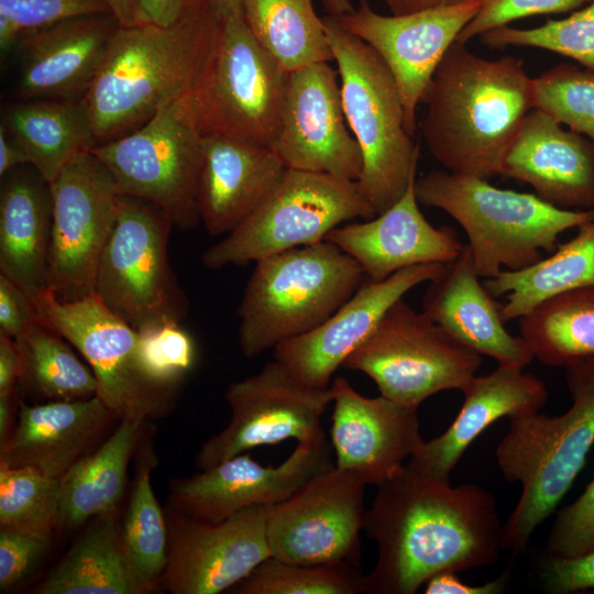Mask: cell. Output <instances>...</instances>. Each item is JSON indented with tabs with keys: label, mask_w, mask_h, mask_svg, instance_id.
<instances>
[{
	"label": "cell",
	"mask_w": 594,
	"mask_h": 594,
	"mask_svg": "<svg viewBox=\"0 0 594 594\" xmlns=\"http://www.w3.org/2000/svg\"><path fill=\"white\" fill-rule=\"evenodd\" d=\"M363 529L378 547L364 593L414 594L432 575L493 564L503 548L496 501L409 464L377 485Z\"/></svg>",
	"instance_id": "1"
},
{
	"label": "cell",
	"mask_w": 594,
	"mask_h": 594,
	"mask_svg": "<svg viewBox=\"0 0 594 594\" xmlns=\"http://www.w3.org/2000/svg\"><path fill=\"white\" fill-rule=\"evenodd\" d=\"M421 133L447 170L488 179L534 109L532 78L514 56L481 57L454 42L424 92Z\"/></svg>",
	"instance_id": "2"
},
{
	"label": "cell",
	"mask_w": 594,
	"mask_h": 594,
	"mask_svg": "<svg viewBox=\"0 0 594 594\" xmlns=\"http://www.w3.org/2000/svg\"><path fill=\"white\" fill-rule=\"evenodd\" d=\"M217 12L199 2L174 24L119 26L82 97L99 143L147 122L188 91L207 57Z\"/></svg>",
	"instance_id": "3"
},
{
	"label": "cell",
	"mask_w": 594,
	"mask_h": 594,
	"mask_svg": "<svg viewBox=\"0 0 594 594\" xmlns=\"http://www.w3.org/2000/svg\"><path fill=\"white\" fill-rule=\"evenodd\" d=\"M572 405L559 416L510 419L496 449L504 479L521 495L503 524V548L521 556L535 530L558 507L594 443V359L565 367Z\"/></svg>",
	"instance_id": "4"
},
{
	"label": "cell",
	"mask_w": 594,
	"mask_h": 594,
	"mask_svg": "<svg viewBox=\"0 0 594 594\" xmlns=\"http://www.w3.org/2000/svg\"><path fill=\"white\" fill-rule=\"evenodd\" d=\"M415 189L420 204L443 210L462 227L475 270L486 278L539 262L543 252L554 251L562 232L594 218V209H561L536 194L449 170L425 174Z\"/></svg>",
	"instance_id": "5"
},
{
	"label": "cell",
	"mask_w": 594,
	"mask_h": 594,
	"mask_svg": "<svg viewBox=\"0 0 594 594\" xmlns=\"http://www.w3.org/2000/svg\"><path fill=\"white\" fill-rule=\"evenodd\" d=\"M363 276L354 258L326 240L258 260L237 312L242 354L254 358L314 330L356 292Z\"/></svg>",
	"instance_id": "6"
},
{
	"label": "cell",
	"mask_w": 594,
	"mask_h": 594,
	"mask_svg": "<svg viewBox=\"0 0 594 594\" xmlns=\"http://www.w3.org/2000/svg\"><path fill=\"white\" fill-rule=\"evenodd\" d=\"M323 22L345 120L362 154L356 185L378 215L404 195L416 175L419 145L406 130L399 89L382 57L337 18L328 14Z\"/></svg>",
	"instance_id": "7"
},
{
	"label": "cell",
	"mask_w": 594,
	"mask_h": 594,
	"mask_svg": "<svg viewBox=\"0 0 594 594\" xmlns=\"http://www.w3.org/2000/svg\"><path fill=\"white\" fill-rule=\"evenodd\" d=\"M288 76L258 43L242 7L217 13L207 57L188 90L197 130L271 147Z\"/></svg>",
	"instance_id": "8"
},
{
	"label": "cell",
	"mask_w": 594,
	"mask_h": 594,
	"mask_svg": "<svg viewBox=\"0 0 594 594\" xmlns=\"http://www.w3.org/2000/svg\"><path fill=\"white\" fill-rule=\"evenodd\" d=\"M375 212L356 182L287 168L271 196L241 224L207 249L201 262L213 271L323 241L334 228Z\"/></svg>",
	"instance_id": "9"
},
{
	"label": "cell",
	"mask_w": 594,
	"mask_h": 594,
	"mask_svg": "<svg viewBox=\"0 0 594 594\" xmlns=\"http://www.w3.org/2000/svg\"><path fill=\"white\" fill-rule=\"evenodd\" d=\"M173 227L158 207L121 194L95 294L136 331L165 321L182 322L188 314V300L168 261Z\"/></svg>",
	"instance_id": "10"
},
{
	"label": "cell",
	"mask_w": 594,
	"mask_h": 594,
	"mask_svg": "<svg viewBox=\"0 0 594 594\" xmlns=\"http://www.w3.org/2000/svg\"><path fill=\"white\" fill-rule=\"evenodd\" d=\"M481 364V354L458 342L402 298L342 367L366 374L382 396L417 410L425 399L439 392H463Z\"/></svg>",
	"instance_id": "11"
},
{
	"label": "cell",
	"mask_w": 594,
	"mask_h": 594,
	"mask_svg": "<svg viewBox=\"0 0 594 594\" xmlns=\"http://www.w3.org/2000/svg\"><path fill=\"white\" fill-rule=\"evenodd\" d=\"M201 134L188 91L167 101L140 128L89 151L106 166L119 191L163 210L174 227L195 228Z\"/></svg>",
	"instance_id": "12"
},
{
	"label": "cell",
	"mask_w": 594,
	"mask_h": 594,
	"mask_svg": "<svg viewBox=\"0 0 594 594\" xmlns=\"http://www.w3.org/2000/svg\"><path fill=\"white\" fill-rule=\"evenodd\" d=\"M35 302L40 320L84 356L97 380V396L119 420L145 421L164 414L173 389L146 380L136 358L138 331L96 294L64 301L46 287Z\"/></svg>",
	"instance_id": "13"
},
{
	"label": "cell",
	"mask_w": 594,
	"mask_h": 594,
	"mask_svg": "<svg viewBox=\"0 0 594 594\" xmlns=\"http://www.w3.org/2000/svg\"><path fill=\"white\" fill-rule=\"evenodd\" d=\"M52 237L47 288L64 301L95 294L98 265L114 228L119 191L90 151L76 156L51 183Z\"/></svg>",
	"instance_id": "14"
},
{
	"label": "cell",
	"mask_w": 594,
	"mask_h": 594,
	"mask_svg": "<svg viewBox=\"0 0 594 594\" xmlns=\"http://www.w3.org/2000/svg\"><path fill=\"white\" fill-rule=\"evenodd\" d=\"M224 399L231 409L230 421L201 446L196 455L198 470L287 439L300 443L326 440L321 417L332 403L331 387L305 385L276 360L258 373L231 383Z\"/></svg>",
	"instance_id": "15"
},
{
	"label": "cell",
	"mask_w": 594,
	"mask_h": 594,
	"mask_svg": "<svg viewBox=\"0 0 594 594\" xmlns=\"http://www.w3.org/2000/svg\"><path fill=\"white\" fill-rule=\"evenodd\" d=\"M365 486L334 465L272 506L266 521L271 557L298 564L360 563Z\"/></svg>",
	"instance_id": "16"
},
{
	"label": "cell",
	"mask_w": 594,
	"mask_h": 594,
	"mask_svg": "<svg viewBox=\"0 0 594 594\" xmlns=\"http://www.w3.org/2000/svg\"><path fill=\"white\" fill-rule=\"evenodd\" d=\"M271 147L287 168L358 182L362 154L345 120L338 70L329 63L289 72Z\"/></svg>",
	"instance_id": "17"
},
{
	"label": "cell",
	"mask_w": 594,
	"mask_h": 594,
	"mask_svg": "<svg viewBox=\"0 0 594 594\" xmlns=\"http://www.w3.org/2000/svg\"><path fill=\"white\" fill-rule=\"evenodd\" d=\"M272 506H253L223 521L194 519L170 508L167 560L161 582L173 594L229 591L271 557L266 521Z\"/></svg>",
	"instance_id": "18"
},
{
	"label": "cell",
	"mask_w": 594,
	"mask_h": 594,
	"mask_svg": "<svg viewBox=\"0 0 594 594\" xmlns=\"http://www.w3.org/2000/svg\"><path fill=\"white\" fill-rule=\"evenodd\" d=\"M484 0L403 15L375 12L367 0L337 18L340 25L369 44L393 74L403 101L405 127L414 136L416 110L436 68Z\"/></svg>",
	"instance_id": "19"
},
{
	"label": "cell",
	"mask_w": 594,
	"mask_h": 594,
	"mask_svg": "<svg viewBox=\"0 0 594 594\" xmlns=\"http://www.w3.org/2000/svg\"><path fill=\"white\" fill-rule=\"evenodd\" d=\"M332 465L324 441L298 442L279 465H262L240 453L189 477L173 480L170 508L217 524L253 506H275Z\"/></svg>",
	"instance_id": "20"
},
{
	"label": "cell",
	"mask_w": 594,
	"mask_h": 594,
	"mask_svg": "<svg viewBox=\"0 0 594 594\" xmlns=\"http://www.w3.org/2000/svg\"><path fill=\"white\" fill-rule=\"evenodd\" d=\"M443 267V263L418 264L382 280L369 279L320 326L277 344L274 360L302 384L329 387L332 374L387 310L414 287L438 276Z\"/></svg>",
	"instance_id": "21"
},
{
	"label": "cell",
	"mask_w": 594,
	"mask_h": 594,
	"mask_svg": "<svg viewBox=\"0 0 594 594\" xmlns=\"http://www.w3.org/2000/svg\"><path fill=\"white\" fill-rule=\"evenodd\" d=\"M330 387L336 466L366 485L377 486L424 442L417 410L382 395L364 397L343 377L336 378Z\"/></svg>",
	"instance_id": "22"
},
{
	"label": "cell",
	"mask_w": 594,
	"mask_h": 594,
	"mask_svg": "<svg viewBox=\"0 0 594 594\" xmlns=\"http://www.w3.org/2000/svg\"><path fill=\"white\" fill-rule=\"evenodd\" d=\"M119 26L99 13L23 32L13 46L18 99H82Z\"/></svg>",
	"instance_id": "23"
},
{
	"label": "cell",
	"mask_w": 594,
	"mask_h": 594,
	"mask_svg": "<svg viewBox=\"0 0 594 594\" xmlns=\"http://www.w3.org/2000/svg\"><path fill=\"white\" fill-rule=\"evenodd\" d=\"M416 175L404 195L388 209L364 222L343 223L326 241L354 258L364 275L382 280L418 264L450 263L464 244L450 227L436 228L419 209Z\"/></svg>",
	"instance_id": "24"
},
{
	"label": "cell",
	"mask_w": 594,
	"mask_h": 594,
	"mask_svg": "<svg viewBox=\"0 0 594 594\" xmlns=\"http://www.w3.org/2000/svg\"><path fill=\"white\" fill-rule=\"evenodd\" d=\"M286 170L270 146L201 135L196 188L200 222L212 235L231 232L271 196Z\"/></svg>",
	"instance_id": "25"
},
{
	"label": "cell",
	"mask_w": 594,
	"mask_h": 594,
	"mask_svg": "<svg viewBox=\"0 0 594 594\" xmlns=\"http://www.w3.org/2000/svg\"><path fill=\"white\" fill-rule=\"evenodd\" d=\"M501 175L528 184L561 209H594V145L544 112L526 116L503 161Z\"/></svg>",
	"instance_id": "26"
},
{
	"label": "cell",
	"mask_w": 594,
	"mask_h": 594,
	"mask_svg": "<svg viewBox=\"0 0 594 594\" xmlns=\"http://www.w3.org/2000/svg\"><path fill=\"white\" fill-rule=\"evenodd\" d=\"M468 244L429 282L422 312L461 344L498 365L525 369L534 359L527 343L505 328L501 306L479 279Z\"/></svg>",
	"instance_id": "27"
},
{
	"label": "cell",
	"mask_w": 594,
	"mask_h": 594,
	"mask_svg": "<svg viewBox=\"0 0 594 594\" xmlns=\"http://www.w3.org/2000/svg\"><path fill=\"white\" fill-rule=\"evenodd\" d=\"M118 417L96 395L41 405L21 403L16 424L0 446V463L29 466L61 479L89 454Z\"/></svg>",
	"instance_id": "28"
},
{
	"label": "cell",
	"mask_w": 594,
	"mask_h": 594,
	"mask_svg": "<svg viewBox=\"0 0 594 594\" xmlns=\"http://www.w3.org/2000/svg\"><path fill=\"white\" fill-rule=\"evenodd\" d=\"M517 366L498 365L475 376L462 392L455 419L439 437L424 441L407 464L429 475L450 480V473L470 444L492 424L538 413L547 403L546 385Z\"/></svg>",
	"instance_id": "29"
},
{
	"label": "cell",
	"mask_w": 594,
	"mask_h": 594,
	"mask_svg": "<svg viewBox=\"0 0 594 594\" xmlns=\"http://www.w3.org/2000/svg\"><path fill=\"white\" fill-rule=\"evenodd\" d=\"M51 184L31 165L4 175L0 193V274L36 300L47 286Z\"/></svg>",
	"instance_id": "30"
},
{
	"label": "cell",
	"mask_w": 594,
	"mask_h": 594,
	"mask_svg": "<svg viewBox=\"0 0 594 594\" xmlns=\"http://www.w3.org/2000/svg\"><path fill=\"white\" fill-rule=\"evenodd\" d=\"M1 127L50 184L98 144L81 99H19L4 107Z\"/></svg>",
	"instance_id": "31"
},
{
	"label": "cell",
	"mask_w": 594,
	"mask_h": 594,
	"mask_svg": "<svg viewBox=\"0 0 594 594\" xmlns=\"http://www.w3.org/2000/svg\"><path fill=\"white\" fill-rule=\"evenodd\" d=\"M143 422L120 419L119 426L97 450L61 477L59 529H74L90 518L118 510Z\"/></svg>",
	"instance_id": "32"
},
{
	"label": "cell",
	"mask_w": 594,
	"mask_h": 594,
	"mask_svg": "<svg viewBox=\"0 0 594 594\" xmlns=\"http://www.w3.org/2000/svg\"><path fill=\"white\" fill-rule=\"evenodd\" d=\"M34 592L143 594L124 550L118 510L95 517Z\"/></svg>",
	"instance_id": "33"
},
{
	"label": "cell",
	"mask_w": 594,
	"mask_h": 594,
	"mask_svg": "<svg viewBox=\"0 0 594 594\" xmlns=\"http://www.w3.org/2000/svg\"><path fill=\"white\" fill-rule=\"evenodd\" d=\"M501 306L505 322L520 318L540 302L572 289L594 285V218L548 257L518 271H502L484 282Z\"/></svg>",
	"instance_id": "34"
},
{
	"label": "cell",
	"mask_w": 594,
	"mask_h": 594,
	"mask_svg": "<svg viewBox=\"0 0 594 594\" xmlns=\"http://www.w3.org/2000/svg\"><path fill=\"white\" fill-rule=\"evenodd\" d=\"M520 319V337L534 358L568 367L594 359V285L556 295Z\"/></svg>",
	"instance_id": "35"
},
{
	"label": "cell",
	"mask_w": 594,
	"mask_h": 594,
	"mask_svg": "<svg viewBox=\"0 0 594 594\" xmlns=\"http://www.w3.org/2000/svg\"><path fill=\"white\" fill-rule=\"evenodd\" d=\"M242 11L258 43L285 69L333 61L314 0H243Z\"/></svg>",
	"instance_id": "36"
},
{
	"label": "cell",
	"mask_w": 594,
	"mask_h": 594,
	"mask_svg": "<svg viewBox=\"0 0 594 594\" xmlns=\"http://www.w3.org/2000/svg\"><path fill=\"white\" fill-rule=\"evenodd\" d=\"M155 457L143 443L134 483L121 522L124 550L142 590L153 591L161 583L167 560L168 527L151 484Z\"/></svg>",
	"instance_id": "37"
},
{
	"label": "cell",
	"mask_w": 594,
	"mask_h": 594,
	"mask_svg": "<svg viewBox=\"0 0 594 594\" xmlns=\"http://www.w3.org/2000/svg\"><path fill=\"white\" fill-rule=\"evenodd\" d=\"M24 380L37 394L51 400H74L97 395L98 383L70 343L37 320L16 337Z\"/></svg>",
	"instance_id": "38"
},
{
	"label": "cell",
	"mask_w": 594,
	"mask_h": 594,
	"mask_svg": "<svg viewBox=\"0 0 594 594\" xmlns=\"http://www.w3.org/2000/svg\"><path fill=\"white\" fill-rule=\"evenodd\" d=\"M360 563L298 564L270 557L228 592L232 594L364 593Z\"/></svg>",
	"instance_id": "39"
},
{
	"label": "cell",
	"mask_w": 594,
	"mask_h": 594,
	"mask_svg": "<svg viewBox=\"0 0 594 594\" xmlns=\"http://www.w3.org/2000/svg\"><path fill=\"white\" fill-rule=\"evenodd\" d=\"M59 512L61 479L0 463V527L53 535Z\"/></svg>",
	"instance_id": "40"
},
{
	"label": "cell",
	"mask_w": 594,
	"mask_h": 594,
	"mask_svg": "<svg viewBox=\"0 0 594 594\" xmlns=\"http://www.w3.org/2000/svg\"><path fill=\"white\" fill-rule=\"evenodd\" d=\"M490 48L529 46L551 51L594 72V1L562 20L532 29L504 25L479 36Z\"/></svg>",
	"instance_id": "41"
},
{
	"label": "cell",
	"mask_w": 594,
	"mask_h": 594,
	"mask_svg": "<svg viewBox=\"0 0 594 594\" xmlns=\"http://www.w3.org/2000/svg\"><path fill=\"white\" fill-rule=\"evenodd\" d=\"M534 109L585 135L594 145V72L557 65L532 78Z\"/></svg>",
	"instance_id": "42"
},
{
	"label": "cell",
	"mask_w": 594,
	"mask_h": 594,
	"mask_svg": "<svg viewBox=\"0 0 594 594\" xmlns=\"http://www.w3.org/2000/svg\"><path fill=\"white\" fill-rule=\"evenodd\" d=\"M195 344L180 322L165 321L138 331L136 358L152 384L173 389L195 362Z\"/></svg>",
	"instance_id": "43"
},
{
	"label": "cell",
	"mask_w": 594,
	"mask_h": 594,
	"mask_svg": "<svg viewBox=\"0 0 594 594\" xmlns=\"http://www.w3.org/2000/svg\"><path fill=\"white\" fill-rule=\"evenodd\" d=\"M99 13H110L105 0H0V47L13 48L25 31Z\"/></svg>",
	"instance_id": "44"
},
{
	"label": "cell",
	"mask_w": 594,
	"mask_h": 594,
	"mask_svg": "<svg viewBox=\"0 0 594 594\" xmlns=\"http://www.w3.org/2000/svg\"><path fill=\"white\" fill-rule=\"evenodd\" d=\"M546 546V554L556 557H574L594 548V476L583 493L559 512Z\"/></svg>",
	"instance_id": "45"
},
{
	"label": "cell",
	"mask_w": 594,
	"mask_h": 594,
	"mask_svg": "<svg viewBox=\"0 0 594 594\" xmlns=\"http://www.w3.org/2000/svg\"><path fill=\"white\" fill-rule=\"evenodd\" d=\"M594 0H484L480 11L460 32L455 42L468 44L475 36L534 15L578 10Z\"/></svg>",
	"instance_id": "46"
},
{
	"label": "cell",
	"mask_w": 594,
	"mask_h": 594,
	"mask_svg": "<svg viewBox=\"0 0 594 594\" xmlns=\"http://www.w3.org/2000/svg\"><path fill=\"white\" fill-rule=\"evenodd\" d=\"M51 534L0 527V590L22 582L44 557L52 543Z\"/></svg>",
	"instance_id": "47"
},
{
	"label": "cell",
	"mask_w": 594,
	"mask_h": 594,
	"mask_svg": "<svg viewBox=\"0 0 594 594\" xmlns=\"http://www.w3.org/2000/svg\"><path fill=\"white\" fill-rule=\"evenodd\" d=\"M539 576L544 591L551 594L594 593V548L574 557L546 554Z\"/></svg>",
	"instance_id": "48"
},
{
	"label": "cell",
	"mask_w": 594,
	"mask_h": 594,
	"mask_svg": "<svg viewBox=\"0 0 594 594\" xmlns=\"http://www.w3.org/2000/svg\"><path fill=\"white\" fill-rule=\"evenodd\" d=\"M37 320L40 316L35 299L0 274V334L15 339Z\"/></svg>",
	"instance_id": "49"
},
{
	"label": "cell",
	"mask_w": 594,
	"mask_h": 594,
	"mask_svg": "<svg viewBox=\"0 0 594 594\" xmlns=\"http://www.w3.org/2000/svg\"><path fill=\"white\" fill-rule=\"evenodd\" d=\"M508 581V571L497 579L482 585H469L453 571H443L432 575L425 583L426 594H499Z\"/></svg>",
	"instance_id": "50"
},
{
	"label": "cell",
	"mask_w": 594,
	"mask_h": 594,
	"mask_svg": "<svg viewBox=\"0 0 594 594\" xmlns=\"http://www.w3.org/2000/svg\"><path fill=\"white\" fill-rule=\"evenodd\" d=\"M199 0H138L140 24L167 26L193 10Z\"/></svg>",
	"instance_id": "51"
},
{
	"label": "cell",
	"mask_w": 594,
	"mask_h": 594,
	"mask_svg": "<svg viewBox=\"0 0 594 594\" xmlns=\"http://www.w3.org/2000/svg\"><path fill=\"white\" fill-rule=\"evenodd\" d=\"M22 375V355L15 340L0 334V394L15 392Z\"/></svg>",
	"instance_id": "52"
},
{
	"label": "cell",
	"mask_w": 594,
	"mask_h": 594,
	"mask_svg": "<svg viewBox=\"0 0 594 594\" xmlns=\"http://www.w3.org/2000/svg\"><path fill=\"white\" fill-rule=\"evenodd\" d=\"M30 165L24 151L9 135L3 127L0 128V175L3 177L13 169Z\"/></svg>",
	"instance_id": "53"
},
{
	"label": "cell",
	"mask_w": 594,
	"mask_h": 594,
	"mask_svg": "<svg viewBox=\"0 0 594 594\" xmlns=\"http://www.w3.org/2000/svg\"><path fill=\"white\" fill-rule=\"evenodd\" d=\"M392 14L403 15L433 8L457 6L474 0H381Z\"/></svg>",
	"instance_id": "54"
},
{
	"label": "cell",
	"mask_w": 594,
	"mask_h": 594,
	"mask_svg": "<svg viewBox=\"0 0 594 594\" xmlns=\"http://www.w3.org/2000/svg\"><path fill=\"white\" fill-rule=\"evenodd\" d=\"M110 13L120 26H134L139 23L138 0H105Z\"/></svg>",
	"instance_id": "55"
},
{
	"label": "cell",
	"mask_w": 594,
	"mask_h": 594,
	"mask_svg": "<svg viewBox=\"0 0 594 594\" xmlns=\"http://www.w3.org/2000/svg\"><path fill=\"white\" fill-rule=\"evenodd\" d=\"M16 391L0 394V446H3L11 436L12 420L15 405Z\"/></svg>",
	"instance_id": "56"
},
{
	"label": "cell",
	"mask_w": 594,
	"mask_h": 594,
	"mask_svg": "<svg viewBox=\"0 0 594 594\" xmlns=\"http://www.w3.org/2000/svg\"><path fill=\"white\" fill-rule=\"evenodd\" d=\"M329 15L339 18L351 12L354 7L350 0H322Z\"/></svg>",
	"instance_id": "57"
},
{
	"label": "cell",
	"mask_w": 594,
	"mask_h": 594,
	"mask_svg": "<svg viewBox=\"0 0 594 594\" xmlns=\"http://www.w3.org/2000/svg\"><path fill=\"white\" fill-rule=\"evenodd\" d=\"M210 6L217 13L242 7L243 0H199Z\"/></svg>",
	"instance_id": "58"
}]
</instances>
